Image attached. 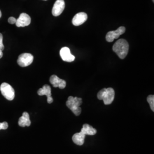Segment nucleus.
Returning a JSON list of instances; mask_svg holds the SVG:
<instances>
[{"instance_id": "1", "label": "nucleus", "mask_w": 154, "mask_h": 154, "mask_svg": "<svg viewBox=\"0 0 154 154\" xmlns=\"http://www.w3.org/2000/svg\"><path fill=\"white\" fill-rule=\"evenodd\" d=\"M129 49V45L125 39H118L113 45L112 50L121 58H126Z\"/></svg>"}, {"instance_id": "2", "label": "nucleus", "mask_w": 154, "mask_h": 154, "mask_svg": "<svg viewBox=\"0 0 154 154\" xmlns=\"http://www.w3.org/2000/svg\"><path fill=\"white\" fill-rule=\"evenodd\" d=\"M82 103L81 98L73 97L70 96L66 102L67 107L72 110V112L76 116H79L81 113V108L79 107Z\"/></svg>"}, {"instance_id": "3", "label": "nucleus", "mask_w": 154, "mask_h": 154, "mask_svg": "<svg viewBox=\"0 0 154 154\" xmlns=\"http://www.w3.org/2000/svg\"><path fill=\"white\" fill-rule=\"evenodd\" d=\"M99 100H103L105 105H110L115 97V91L112 88H105L100 90L97 94Z\"/></svg>"}, {"instance_id": "4", "label": "nucleus", "mask_w": 154, "mask_h": 154, "mask_svg": "<svg viewBox=\"0 0 154 154\" xmlns=\"http://www.w3.org/2000/svg\"><path fill=\"white\" fill-rule=\"evenodd\" d=\"M0 91L2 95L9 100H13L15 97V91L11 85L7 83H2L0 86Z\"/></svg>"}, {"instance_id": "5", "label": "nucleus", "mask_w": 154, "mask_h": 154, "mask_svg": "<svg viewBox=\"0 0 154 154\" xmlns=\"http://www.w3.org/2000/svg\"><path fill=\"white\" fill-rule=\"evenodd\" d=\"M33 55L30 53H23L19 55L17 63L21 67H26L30 65L33 62Z\"/></svg>"}, {"instance_id": "6", "label": "nucleus", "mask_w": 154, "mask_h": 154, "mask_svg": "<svg viewBox=\"0 0 154 154\" xmlns=\"http://www.w3.org/2000/svg\"><path fill=\"white\" fill-rule=\"evenodd\" d=\"M126 28L124 26H121L115 31H110L108 32L106 36V39L109 42H112L115 39L118 38L119 36L125 33Z\"/></svg>"}, {"instance_id": "7", "label": "nucleus", "mask_w": 154, "mask_h": 154, "mask_svg": "<svg viewBox=\"0 0 154 154\" xmlns=\"http://www.w3.org/2000/svg\"><path fill=\"white\" fill-rule=\"evenodd\" d=\"M65 8V2L64 0H57L52 9V14L54 16H59L64 11Z\"/></svg>"}, {"instance_id": "8", "label": "nucleus", "mask_w": 154, "mask_h": 154, "mask_svg": "<svg viewBox=\"0 0 154 154\" xmlns=\"http://www.w3.org/2000/svg\"><path fill=\"white\" fill-rule=\"evenodd\" d=\"M31 23V18L28 14L23 13L17 20L16 25L17 27H25L29 25Z\"/></svg>"}, {"instance_id": "9", "label": "nucleus", "mask_w": 154, "mask_h": 154, "mask_svg": "<svg viewBox=\"0 0 154 154\" xmlns=\"http://www.w3.org/2000/svg\"><path fill=\"white\" fill-rule=\"evenodd\" d=\"M60 54L63 61L67 62H72L75 60V56L72 55L70 50L67 47L62 48L60 50Z\"/></svg>"}, {"instance_id": "10", "label": "nucleus", "mask_w": 154, "mask_h": 154, "mask_svg": "<svg viewBox=\"0 0 154 154\" xmlns=\"http://www.w3.org/2000/svg\"><path fill=\"white\" fill-rule=\"evenodd\" d=\"M88 20V15L84 12H80L75 14L72 18V23L74 26L81 25Z\"/></svg>"}, {"instance_id": "11", "label": "nucleus", "mask_w": 154, "mask_h": 154, "mask_svg": "<svg viewBox=\"0 0 154 154\" xmlns=\"http://www.w3.org/2000/svg\"><path fill=\"white\" fill-rule=\"evenodd\" d=\"M50 82L54 88H59L60 89L65 88L66 86V81L55 75H53L50 78Z\"/></svg>"}, {"instance_id": "12", "label": "nucleus", "mask_w": 154, "mask_h": 154, "mask_svg": "<svg viewBox=\"0 0 154 154\" xmlns=\"http://www.w3.org/2000/svg\"><path fill=\"white\" fill-rule=\"evenodd\" d=\"M39 95L42 96L46 95L48 98L47 101L48 103H51L53 102V99L51 97V88L48 85H45L42 88H39L37 92Z\"/></svg>"}, {"instance_id": "13", "label": "nucleus", "mask_w": 154, "mask_h": 154, "mask_svg": "<svg viewBox=\"0 0 154 154\" xmlns=\"http://www.w3.org/2000/svg\"><path fill=\"white\" fill-rule=\"evenodd\" d=\"M18 125L21 127L30 126L31 125V121L30 120L29 115L27 112H24L22 114L18 121Z\"/></svg>"}, {"instance_id": "14", "label": "nucleus", "mask_w": 154, "mask_h": 154, "mask_svg": "<svg viewBox=\"0 0 154 154\" xmlns=\"http://www.w3.org/2000/svg\"><path fill=\"white\" fill-rule=\"evenodd\" d=\"M85 136L86 135L81 131L80 132H77L72 136V140L73 142L76 144L77 145L82 146L85 142Z\"/></svg>"}, {"instance_id": "15", "label": "nucleus", "mask_w": 154, "mask_h": 154, "mask_svg": "<svg viewBox=\"0 0 154 154\" xmlns=\"http://www.w3.org/2000/svg\"><path fill=\"white\" fill-rule=\"evenodd\" d=\"M81 131L85 135H94L97 133V130L88 124L83 125Z\"/></svg>"}, {"instance_id": "16", "label": "nucleus", "mask_w": 154, "mask_h": 154, "mask_svg": "<svg viewBox=\"0 0 154 154\" xmlns=\"http://www.w3.org/2000/svg\"><path fill=\"white\" fill-rule=\"evenodd\" d=\"M147 100L149 102L150 108L152 111H154V95H149L147 98Z\"/></svg>"}, {"instance_id": "17", "label": "nucleus", "mask_w": 154, "mask_h": 154, "mask_svg": "<svg viewBox=\"0 0 154 154\" xmlns=\"http://www.w3.org/2000/svg\"><path fill=\"white\" fill-rule=\"evenodd\" d=\"M8 128V124L6 122L0 123V130H6Z\"/></svg>"}, {"instance_id": "18", "label": "nucleus", "mask_w": 154, "mask_h": 154, "mask_svg": "<svg viewBox=\"0 0 154 154\" xmlns=\"http://www.w3.org/2000/svg\"><path fill=\"white\" fill-rule=\"evenodd\" d=\"M4 48V45L3 44V36L2 34L0 33V50L3 51Z\"/></svg>"}, {"instance_id": "19", "label": "nucleus", "mask_w": 154, "mask_h": 154, "mask_svg": "<svg viewBox=\"0 0 154 154\" xmlns=\"http://www.w3.org/2000/svg\"><path fill=\"white\" fill-rule=\"evenodd\" d=\"M17 19L15 18L14 17H11L9 18L8 19V22L11 24H16V22Z\"/></svg>"}, {"instance_id": "20", "label": "nucleus", "mask_w": 154, "mask_h": 154, "mask_svg": "<svg viewBox=\"0 0 154 154\" xmlns=\"http://www.w3.org/2000/svg\"><path fill=\"white\" fill-rule=\"evenodd\" d=\"M3 56V53H2V50H0V59Z\"/></svg>"}, {"instance_id": "21", "label": "nucleus", "mask_w": 154, "mask_h": 154, "mask_svg": "<svg viewBox=\"0 0 154 154\" xmlns=\"http://www.w3.org/2000/svg\"><path fill=\"white\" fill-rule=\"evenodd\" d=\"M1 16H2V13H1V11H0V18L1 17Z\"/></svg>"}, {"instance_id": "22", "label": "nucleus", "mask_w": 154, "mask_h": 154, "mask_svg": "<svg viewBox=\"0 0 154 154\" xmlns=\"http://www.w3.org/2000/svg\"><path fill=\"white\" fill-rule=\"evenodd\" d=\"M44 1H47V0H44Z\"/></svg>"}, {"instance_id": "23", "label": "nucleus", "mask_w": 154, "mask_h": 154, "mask_svg": "<svg viewBox=\"0 0 154 154\" xmlns=\"http://www.w3.org/2000/svg\"><path fill=\"white\" fill-rule=\"evenodd\" d=\"M152 1H153V2H154V0H152Z\"/></svg>"}]
</instances>
